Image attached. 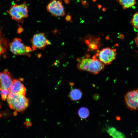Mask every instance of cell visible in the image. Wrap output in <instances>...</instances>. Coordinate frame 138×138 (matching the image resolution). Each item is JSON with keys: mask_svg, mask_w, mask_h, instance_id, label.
Segmentation results:
<instances>
[{"mask_svg": "<svg viewBox=\"0 0 138 138\" xmlns=\"http://www.w3.org/2000/svg\"><path fill=\"white\" fill-rule=\"evenodd\" d=\"M77 68L79 70L86 71L94 74L98 73L104 69L105 65L96 58V56L92 58H78Z\"/></svg>", "mask_w": 138, "mask_h": 138, "instance_id": "obj_1", "label": "cell"}, {"mask_svg": "<svg viewBox=\"0 0 138 138\" xmlns=\"http://www.w3.org/2000/svg\"><path fill=\"white\" fill-rule=\"evenodd\" d=\"M7 101L10 108L17 111H24L28 105V99L25 96L10 92L8 96Z\"/></svg>", "mask_w": 138, "mask_h": 138, "instance_id": "obj_2", "label": "cell"}, {"mask_svg": "<svg viewBox=\"0 0 138 138\" xmlns=\"http://www.w3.org/2000/svg\"><path fill=\"white\" fill-rule=\"evenodd\" d=\"M7 12L13 19L18 22H22L24 19L28 15V7L25 2L20 4H13Z\"/></svg>", "mask_w": 138, "mask_h": 138, "instance_id": "obj_3", "label": "cell"}, {"mask_svg": "<svg viewBox=\"0 0 138 138\" xmlns=\"http://www.w3.org/2000/svg\"><path fill=\"white\" fill-rule=\"evenodd\" d=\"M9 46L10 51L14 54L26 55L29 57L31 56L29 53L32 50V49L25 45L19 38L14 39Z\"/></svg>", "mask_w": 138, "mask_h": 138, "instance_id": "obj_4", "label": "cell"}, {"mask_svg": "<svg viewBox=\"0 0 138 138\" xmlns=\"http://www.w3.org/2000/svg\"><path fill=\"white\" fill-rule=\"evenodd\" d=\"M99 60L104 65L110 64L116 58V49L107 47L102 49L97 54Z\"/></svg>", "mask_w": 138, "mask_h": 138, "instance_id": "obj_5", "label": "cell"}, {"mask_svg": "<svg viewBox=\"0 0 138 138\" xmlns=\"http://www.w3.org/2000/svg\"><path fill=\"white\" fill-rule=\"evenodd\" d=\"M124 101L129 109L133 111L138 110V89L128 92L125 95Z\"/></svg>", "mask_w": 138, "mask_h": 138, "instance_id": "obj_6", "label": "cell"}, {"mask_svg": "<svg viewBox=\"0 0 138 138\" xmlns=\"http://www.w3.org/2000/svg\"><path fill=\"white\" fill-rule=\"evenodd\" d=\"M47 9L51 15L55 17H63L65 12L61 0H51L47 6Z\"/></svg>", "mask_w": 138, "mask_h": 138, "instance_id": "obj_7", "label": "cell"}, {"mask_svg": "<svg viewBox=\"0 0 138 138\" xmlns=\"http://www.w3.org/2000/svg\"><path fill=\"white\" fill-rule=\"evenodd\" d=\"M32 43V50L34 51L39 49H42L47 45L50 44L44 33H40L34 34L30 40Z\"/></svg>", "mask_w": 138, "mask_h": 138, "instance_id": "obj_8", "label": "cell"}, {"mask_svg": "<svg viewBox=\"0 0 138 138\" xmlns=\"http://www.w3.org/2000/svg\"><path fill=\"white\" fill-rule=\"evenodd\" d=\"M13 79L12 75L7 69L0 72V90L10 89Z\"/></svg>", "mask_w": 138, "mask_h": 138, "instance_id": "obj_9", "label": "cell"}, {"mask_svg": "<svg viewBox=\"0 0 138 138\" xmlns=\"http://www.w3.org/2000/svg\"><path fill=\"white\" fill-rule=\"evenodd\" d=\"M19 79H13L11 86L9 89L10 92L13 94L25 96L26 89Z\"/></svg>", "mask_w": 138, "mask_h": 138, "instance_id": "obj_10", "label": "cell"}, {"mask_svg": "<svg viewBox=\"0 0 138 138\" xmlns=\"http://www.w3.org/2000/svg\"><path fill=\"white\" fill-rule=\"evenodd\" d=\"M69 96L70 99L72 100L77 101L82 98L83 96V93L80 89L74 88L71 91Z\"/></svg>", "mask_w": 138, "mask_h": 138, "instance_id": "obj_11", "label": "cell"}, {"mask_svg": "<svg viewBox=\"0 0 138 138\" xmlns=\"http://www.w3.org/2000/svg\"><path fill=\"white\" fill-rule=\"evenodd\" d=\"M136 0H117L124 9L129 8L135 5Z\"/></svg>", "mask_w": 138, "mask_h": 138, "instance_id": "obj_12", "label": "cell"}, {"mask_svg": "<svg viewBox=\"0 0 138 138\" xmlns=\"http://www.w3.org/2000/svg\"><path fill=\"white\" fill-rule=\"evenodd\" d=\"M109 135L114 138L124 137V135L121 132L118 131L115 128L111 127L107 131Z\"/></svg>", "mask_w": 138, "mask_h": 138, "instance_id": "obj_13", "label": "cell"}, {"mask_svg": "<svg viewBox=\"0 0 138 138\" xmlns=\"http://www.w3.org/2000/svg\"><path fill=\"white\" fill-rule=\"evenodd\" d=\"M78 114L80 118L82 119H85L89 116V111L87 108L82 107L80 108L78 110Z\"/></svg>", "mask_w": 138, "mask_h": 138, "instance_id": "obj_14", "label": "cell"}, {"mask_svg": "<svg viewBox=\"0 0 138 138\" xmlns=\"http://www.w3.org/2000/svg\"><path fill=\"white\" fill-rule=\"evenodd\" d=\"M130 23L134 28L138 30V12L133 15L131 19Z\"/></svg>", "mask_w": 138, "mask_h": 138, "instance_id": "obj_15", "label": "cell"}, {"mask_svg": "<svg viewBox=\"0 0 138 138\" xmlns=\"http://www.w3.org/2000/svg\"><path fill=\"white\" fill-rule=\"evenodd\" d=\"M82 5L84 7L87 8L89 6V3L86 0H80Z\"/></svg>", "mask_w": 138, "mask_h": 138, "instance_id": "obj_16", "label": "cell"}, {"mask_svg": "<svg viewBox=\"0 0 138 138\" xmlns=\"http://www.w3.org/2000/svg\"><path fill=\"white\" fill-rule=\"evenodd\" d=\"M10 93L9 90L8 89H2L0 90V94H4L7 95H8Z\"/></svg>", "mask_w": 138, "mask_h": 138, "instance_id": "obj_17", "label": "cell"}, {"mask_svg": "<svg viewBox=\"0 0 138 138\" xmlns=\"http://www.w3.org/2000/svg\"><path fill=\"white\" fill-rule=\"evenodd\" d=\"M65 19L66 21L72 22V20L71 16L69 14H68L66 16Z\"/></svg>", "mask_w": 138, "mask_h": 138, "instance_id": "obj_18", "label": "cell"}, {"mask_svg": "<svg viewBox=\"0 0 138 138\" xmlns=\"http://www.w3.org/2000/svg\"><path fill=\"white\" fill-rule=\"evenodd\" d=\"M2 99L3 100H5L7 98V95L4 94H2L1 95Z\"/></svg>", "mask_w": 138, "mask_h": 138, "instance_id": "obj_19", "label": "cell"}, {"mask_svg": "<svg viewBox=\"0 0 138 138\" xmlns=\"http://www.w3.org/2000/svg\"><path fill=\"white\" fill-rule=\"evenodd\" d=\"M24 30V29L21 26H20L18 28V30L17 32L18 33H20L22 32Z\"/></svg>", "mask_w": 138, "mask_h": 138, "instance_id": "obj_20", "label": "cell"}, {"mask_svg": "<svg viewBox=\"0 0 138 138\" xmlns=\"http://www.w3.org/2000/svg\"><path fill=\"white\" fill-rule=\"evenodd\" d=\"M93 98L94 100H97L99 98V96L98 94H96L93 96Z\"/></svg>", "mask_w": 138, "mask_h": 138, "instance_id": "obj_21", "label": "cell"}, {"mask_svg": "<svg viewBox=\"0 0 138 138\" xmlns=\"http://www.w3.org/2000/svg\"><path fill=\"white\" fill-rule=\"evenodd\" d=\"M134 40L136 44L138 46V33L137 34L136 37L135 38Z\"/></svg>", "mask_w": 138, "mask_h": 138, "instance_id": "obj_22", "label": "cell"}, {"mask_svg": "<svg viewBox=\"0 0 138 138\" xmlns=\"http://www.w3.org/2000/svg\"><path fill=\"white\" fill-rule=\"evenodd\" d=\"M64 2L67 4H70V1L69 0H63Z\"/></svg>", "mask_w": 138, "mask_h": 138, "instance_id": "obj_23", "label": "cell"}, {"mask_svg": "<svg viewBox=\"0 0 138 138\" xmlns=\"http://www.w3.org/2000/svg\"><path fill=\"white\" fill-rule=\"evenodd\" d=\"M107 9V8L106 7H104L102 9V10L103 12H105L106 11Z\"/></svg>", "mask_w": 138, "mask_h": 138, "instance_id": "obj_24", "label": "cell"}, {"mask_svg": "<svg viewBox=\"0 0 138 138\" xmlns=\"http://www.w3.org/2000/svg\"><path fill=\"white\" fill-rule=\"evenodd\" d=\"M13 114L14 116H16L17 114V111H16L14 112L13 113Z\"/></svg>", "mask_w": 138, "mask_h": 138, "instance_id": "obj_25", "label": "cell"}, {"mask_svg": "<svg viewBox=\"0 0 138 138\" xmlns=\"http://www.w3.org/2000/svg\"><path fill=\"white\" fill-rule=\"evenodd\" d=\"M98 7L99 8H100L102 6L100 4H99L98 5Z\"/></svg>", "mask_w": 138, "mask_h": 138, "instance_id": "obj_26", "label": "cell"}, {"mask_svg": "<svg viewBox=\"0 0 138 138\" xmlns=\"http://www.w3.org/2000/svg\"><path fill=\"white\" fill-rule=\"evenodd\" d=\"M92 1L94 2H96L97 0H92Z\"/></svg>", "mask_w": 138, "mask_h": 138, "instance_id": "obj_27", "label": "cell"}, {"mask_svg": "<svg viewBox=\"0 0 138 138\" xmlns=\"http://www.w3.org/2000/svg\"><path fill=\"white\" fill-rule=\"evenodd\" d=\"M1 116H2V115L0 113V117H1Z\"/></svg>", "mask_w": 138, "mask_h": 138, "instance_id": "obj_28", "label": "cell"}]
</instances>
